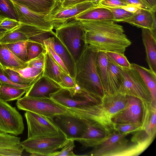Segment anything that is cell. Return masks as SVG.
I'll return each mask as SVG.
<instances>
[{
  "label": "cell",
  "instance_id": "54",
  "mask_svg": "<svg viewBox=\"0 0 156 156\" xmlns=\"http://www.w3.org/2000/svg\"><path fill=\"white\" fill-rule=\"evenodd\" d=\"M65 0H57V2L59 5H62Z\"/></svg>",
  "mask_w": 156,
  "mask_h": 156
},
{
  "label": "cell",
  "instance_id": "37",
  "mask_svg": "<svg viewBox=\"0 0 156 156\" xmlns=\"http://www.w3.org/2000/svg\"><path fill=\"white\" fill-rule=\"evenodd\" d=\"M26 49L27 61L37 57L41 53L45 52L46 51L45 46L38 43L29 41Z\"/></svg>",
  "mask_w": 156,
  "mask_h": 156
},
{
  "label": "cell",
  "instance_id": "10",
  "mask_svg": "<svg viewBox=\"0 0 156 156\" xmlns=\"http://www.w3.org/2000/svg\"><path fill=\"white\" fill-rule=\"evenodd\" d=\"M24 129L20 113L0 98V132L17 136L23 133Z\"/></svg>",
  "mask_w": 156,
  "mask_h": 156
},
{
  "label": "cell",
  "instance_id": "1",
  "mask_svg": "<svg viewBox=\"0 0 156 156\" xmlns=\"http://www.w3.org/2000/svg\"><path fill=\"white\" fill-rule=\"evenodd\" d=\"M80 21L84 31V43L96 51L124 54L131 44L123 27L113 20Z\"/></svg>",
  "mask_w": 156,
  "mask_h": 156
},
{
  "label": "cell",
  "instance_id": "22",
  "mask_svg": "<svg viewBox=\"0 0 156 156\" xmlns=\"http://www.w3.org/2000/svg\"><path fill=\"white\" fill-rule=\"evenodd\" d=\"M127 96L119 93L105 94L101 100V104L112 119L124 108Z\"/></svg>",
  "mask_w": 156,
  "mask_h": 156
},
{
  "label": "cell",
  "instance_id": "33",
  "mask_svg": "<svg viewBox=\"0 0 156 156\" xmlns=\"http://www.w3.org/2000/svg\"><path fill=\"white\" fill-rule=\"evenodd\" d=\"M17 72L22 77L34 82L43 76L44 69L27 66L22 68H8Z\"/></svg>",
  "mask_w": 156,
  "mask_h": 156
},
{
  "label": "cell",
  "instance_id": "24",
  "mask_svg": "<svg viewBox=\"0 0 156 156\" xmlns=\"http://www.w3.org/2000/svg\"><path fill=\"white\" fill-rule=\"evenodd\" d=\"M40 14L45 15L54 10L59 4L55 0H13Z\"/></svg>",
  "mask_w": 156,
  "mask_h": 156
},
{
  "label": "cell",
  "instance_id": "23",
  "mask_svg": "<svg viewBox=\"0 0 156 156\" xmlns=\"http://www.w3.org/2000/svg\"><path fill=\"white\" fill-rule=\"evenodd\" d=\"M141 36L145 49L146 59L150 69L156 74V38L150 30L141 28Z\"/></svg>",
  "mask_w": 156,
  "mask_h": 156
},
{
  "label": "cell",
  "instance_id": "46",
  "mask_svg": "<svg viewBox=\"0 0 156 156\" xmlns=\"http://www.w3.org/2000/svg\"><path fill=\"white\" fill-rule=\"evenodd\" d=\"M124 0H102L99 5L105 7L112 8H122L127 5Z\"/></svg>",
  "mask_w": 156,
  "mask_h": 156
},
{
  "label": "cell",
  "instance_id": "5",
  "mask_svg": "<svg viewBox=\"0 0 156 156\" xmlns=\"http://www.w3.org/2000/svg\"><path fill=\"white\" fill-rule=\"evenodd\" d=\"M55 29V36L66 47L76 61L84 44V31L80 21L73 19Z\"/></svg>",
  "mask_w": 156,
  "mask_h": 156
},
{
  "label": "cell",
  "instance_id": "58",
  "mask_svg": "<svg viewBox=\"0 0 156 156\" xmlns=\"http://www.w3.org/2000/svg\"><path fill=\"white\" fill-rule=\"evenodd\" d=\"M55 0V1H56V2H57V0Z\"/></svg>",
  "mask_w": 156,
  "mask_h": 156
},
{
  "label": "cell",
  "instance_id": "3",
  "mask_svg": "<svg viewBox=\"0 0 156 156\" xmlns=\"http://www.w3.org/2000/svg\"><path fill=\"white\" fill-rule=\"evenodd\" d=\"M130 133L114 131L105 137L95 139L87 143L86 148L93 149L85 155L128 156L135 144L129 146L126 136Z\"/></svg>",
  "mask_w": 156,
  "mask_h": 156
},
{
  "label": "cell",
  "instance_id": "45",
  "mask_svg": "<svg viewBox=\"0 0 156 156\" xmlns=\"http://www.w3.org/2000/svg\"><path fill=\"white\" fill-rule=\"evenodd\" d=\"M0 84H4L18 88H24L28 90L31 84L23 85L15 83L10 80L5 75L2 67L0 66Z\"/></svg>",
  "mask_w": 156,
  "mask_h": 156
},
{
  "label": "cell",
  "instance_id": "57",
  "mask_svg": "<svg viewBox=\"0 0 156 156\" xmlns=\"http://www.w3.org/2000/svg\"><path fill=\"white\" fill-rule=\"evenodd\" d=\"M3 19L2 18H1L0 17V22Z\"/></svg>",
  "mask_w": 156,
  "mask_h": 156
},
{
  "label": "cell",
  "instance_id": "32",
  "mask_svg": "<svg viewBox=\"0 0 156 156\" xmlns=\"http://www.w3.org/2000/svg\"><path fill=\"white\" fill-rule=\"evenodd\" d=\"M86 122L87 124V130L82 138L78 141L83 146L89 141L96 139L103 138L108 135L103 130Z\"/></svg>",
  "mask_w": 156,
  "mask_h": 156
},
{
  "label": "cell",
  "instance_id": "13",
  "mask_svg": "<svg viewBox=\"0 0 156 156\" xmlns=\"http://www.w3.org/2000/svg\"><path fill=\"white\" fill-rule=\"evenodd\" d=\"M97 6L91 1L81 3L69 6L62 7L60 5L44 15V19L51 23L54 29L73 19L75 16L91 8Z\"/></svg>",
  "mask_w": 156,
  "mask_h": 156
},
{
  "label": "cell",
  "instance_id": "51",
  "mask_svg": "<svg viewBox=\"0 0 156 156\" xmlns=\"http://www.w3.org/2000/svg\"><path fill=\"white\" fill-rule=\"evenodd\" d=\"M122 8L128 12L134 13L138 12L141 9L134 5L130 4L127 5Z\"/></svg>",
  "mask_w": 156,
  "mask_h": 156
},
{
  "label": "cell",
  "instance_id": "49",
  "mask_svg": "<svg viewBox=\"0 0 156 156\" xmlns=\"http://www.w3.org/2000/svg\"><path fill=\"white\" fill-rule=\"evenodd\" d=\"M45 47L50 53L56 62L60 66L66 73L69 75L67 69L59 56L50 47L46 45H45Z\"/></svg>",
  "mask_w": 156,
  "mask_h": 156
},
{
  "label": "cell",
  "instance_id": "25",
  "mask_svg": "<svg viewBox=\"0 0 156 156\" xmlns=\"http://www.w3.org/2000/svg\"><path fill=\"white\" fill-rule=\"evenodd\" d=\"M74 19L78 20H112L114 18L111 11L108 8L98 5L86 10L77 15Z\"/></svg>",
  "mask_w": 156,
  "mask_h": 156
},
{
  "label": "cell",
  "instance_id": "34",
  "mask_svg": "<svg viewBox=\"0 0 156 156\" xmlns=\"http://www.w3.org/2000/svg\"><path fill=\"white\" fill-rule=\"evenodd\" d=\"M28 41L6 44L8 48L17 57L23 61H27V46Z\"/></svg>",
  "mask_w": 156,
  "mask_h": 156
},
{
  "label": "cell",
  "instance_id": "17",
  "mask_svg": "<svg viewBox=\"0 0 156 156\" xmlns=\"http://www.w3.org/2000/svg\"><path fill=\"white\" fill-rule=\"evenodd\" d=\"M61 88L57 83L43 76L32 84L25 95L38 98H51L52 94Z\"/></svg>",
  "mask_w": 156,
  "mask_h": 156
},
{
  "label": "cell",
  "instance_id": "39",
  "mask_svg": "<svg viewBox=\"0 0 156 156\" xmlns=\"http://www.w3.org/2000/svg\"><path fill=\"white\" fill-rule=\"evenodd\" d=\"M105 52L108 57L121 67L127 68L131 67V64L124 55V54L112 51Z\"/></svg>",
  "mask_w": 156,
  "mask_h": 156
},
{
  "label": "cell",
  "instance_id": "31",
  "mask_svg": "<svg viewBox=\"0 0 156 156\" xmlns=\"http://www.w3.org/2000/svg\"><path fill=\"white\" fill-rule=\"evenodd\" d=\"M28 90L24 88L0 84V98L6 102L17 100Z\"/></svg>",
  "mask_w": 156,
  "mask_h": 156
},
{
  "label": "cell",
  "instance_id": "15",
  "mask_svg": "<svg viewBox=\"0 0 156 156\" xmlns=\"http://www.w3.org/2000/svg\"><path fill=\"white\" fill-rule=\"evenodd\" d=\"M10 1L16 11L18 21L21 23L34 27L44 30L53 32V26L51 23L44 20V15L34 12L13 0Z\"/></svg>",
  "mask_w": 156,
  "mask_h": 156
},
{
  "label": "cell",
  "instance_id": "20",
  "mask_svg": "<svg viewBox=\"0 0 156 156\" xmlns=\"http://www.w3.org/2000/svg\"><path fill=\"white\" fill-rule=\"evenodd\" d=\"M141 101L142 109V130L148 136L155 137L156 132V106L144 100Z\"/></svg>",
  "mask_w": 156,
  "mask_h": 156
},
{
  "label": "cell",
  "instance_id": "47",
  "mask_svg": "<svg viewBox=\"0 0 156 156\" xmlns=\"http://www.w3.org/2000/svg\"><path fill=\"white\" fill-rule=\"evenodd\" d=\"M45 52L41 53L37 57L27 62V66L44 69Z\"/></svg>",
  "mask_w": 156,
  "mask_h": 156
},
{
  "label": "cell",
  "instance_id": "50",
  "mask_svg": "<svg viewBox=\"0 0 156 156\" xmlns=\"http://www.w3.org/2000/svg\"><path fill=\"white\" fill-rule=\"evenodd\" d=\"M91 0H65L60 5L62 7H65L76 5L84 2L91 1Z\"/></svg>",
  "mask_w": 156,
  "mask_h": 156
},
{
  "label": "cell",
  "instance_id": "55",
  "mask_svg": "<svg viewBox=\"0 0 156 156\" xmlns=\"http://www.w3.org/2000/svg\"><path fill=\"white\" fill-rule=\"evenodd\" d=\"M6 32L0 33V40Z\"/></svg>",
  "mask_w": 156,
  "mask_h": 156
},
{
  "label": "cell",
  "instance_id": "18",
  "mask_svg": "<svg viewBox=\"0 0 156 156\" xmlns=\"http://www.w3.org/2000/svg\"><path fill=\"white\" fill-rule=\"evenodd\" d=\"M155 13V12L140 9L138 12L122 22L127 23L138 27L148 29L156 38Z\"/></svg>",
  "mask_w": 156,
  "mask_h": 156
},
{
  "label": "cell",
  "instance_id": "27",
  "mask_svg": "<svg viewBox=\"0 0 156 156\" xmlns=\"http://www.w3.org/2000/svg\"><path fill=\"white\" fill-rule=\"evenodd\" d=\"M0 66L3 68H22L27 66L8 48L6 44H0Z\"/></svg>",
  "mask_w": 156,
  "mask_h": 156
},
{
  "label": "cell",
  "instance_id": "30",
  "mask_svg": "<svg viewBox=\"0 0 156 156\" xmlns=\"http://www.w3.org/2000/svg\"><path fill=\"white\" fill-rule=\"evenodd\" d=\"M95 62L97 71L106 94L107 87L108 59L105 51H98Z\"/></svg>",
  "mask_w": 156,
  "mask_h": 156
},
{
  "label": "cell",
  "instance_id": "44",
  "mask_svg": "<svg viewBox=\"0 0 156 156\" xmlns=\"http://www.w3.org/2000/svg\"><path fill=\"white\" fill-rule=\"evenodd\" d=\"M115 130L121 133H129L143 131L141 126H137L131 124H116Z\"/></svg>",
  "mask_w": 156,
  "mask_h": 156
},
{
  "label": "cell",
  "instance_id": "2",
  "mask_svg": "<svg viewBox=\"0 0 156 156\" xmlns=\"http://www.w3.org/2000/svg\"><path fill=\"white\" fill-rule=\"evenodd\" d=\"M98 52L84 43L80 55L76 61L75 79L80 89L101 103L105 94L96 68Z\"/></svg>",
  "mask_w": 156,
  "mask_h": 156
},
{
  "label": "cell",
  "instance_id": "59",
  "mask_svg": "<svg viewBox=\"0 0 156 156\" xmlns=\"http://www.w3.org/2000/svg\"></svg>",
  "mask_w": 156,
  "mask_h": 156
},
{
  "label": "cell",
  "instance_id": "35",
  "mask_svg": "<svg viewBox=\"0 0 156 156\" xmlns=\"http://www.w3.org/2000/svg\"><path fill=\"white\" fill-rule=\"evenodd\" d=\"M18 28L10 31L6 32L1 39L0 44H7L28 41L26 35L18 30Z\"/></svg>",
  "mask_w": 156,
  "mask_h": 156
},
{
  "label": "cell",
  "instance_id": "43",
  "mask_svg": "<svg viewBox=\"0 0 156 156\" xmlns=\"http://www.w3.org/2000/svg\"><path fill=\"white\" fill-rule=\"evenodd\" d=\"M21 24L16 20L5 18L0 22V29L9 32L18 28Z\"/></svg>",
  "mask_w": 156,
  "mask_h": 156
},
{
  "label": "cell",
  "instance_id": "40",
  "mask_svg": "<svg viewBox=\"0 0 156 156\" xmlns=\"http://www.w3.org/2000/svg\"><path fill=\"white\" fill-rule=\"evenodd\" d=\"M59 77L60 80L59 84L62 88L71 90L77 86L75 79L66 73L62 72Z\"/></svg>",
  "mask_w": 156,
  "mask_h": 156
},
{
  "label": "cell",
  "instance_id": "41",
  "mask_svg": "<svg viewBox=\"0 0 156 156\" xmlns=\"http://www.w3.org/2000/svg\"><path fill=\"white\" fill-rule=\"evenodd\" d=\"M75 140L69 139L59 151H57L52 154L49 156H76L73 152L75 147Z\"/></svg>",
  "mask_w": 156,
  "mask_h": 156
},
{
  "label": "cell",
  "instance_id": "42",
  "mask_svg": "<svg viewBox=\"0 0 156 156\" xmlns=\"http://www.w3.org/2000/svg\"><path fill=\"white\" fill-rule=\"evenodd\" d=\"M112 12L114 18V22H122L129 18L134 13L128 12L122 8H112L106 7Z\"/></svg>",
  "mask_w": 156,
  "mask_h": 156
},
{
  "label": "cell",
  "instance_id": "14",
  "mask_svg": "<svg viewBox=\"0 0 156 156\" xmlns=\"http://www.w3.org/2000/svg\"><path fill=\"white\" fill-rule=\"evenodd\" d=\"M127 97L124 108L113 117L112 121L115 124H131L141 126L142 109L140 100L131 96Z\"/></svg>",
  "mask_w": 156,
  "mask_h": 156
},
{
  "label": "cell",
  "instance_id": "7",
  "mask_svg": "<svg viewBox=\"0 0 156 156\" xmlns=\"http://www.w3.org/2000/svg\"><path fill=\"white\" fill-rule=\"evenodd\" d=\"M122 68V81L117 93L152 103L149 91L138 72L131 66Z\"/></svg>",
  "mask_w": 156,
  "mask_h": 156
},
{
  "label": "cell",
  "instance_id": "36",
  "mask_svg": "<svg viewBox=\"0 0 156 156\" xmlns=\"http://www.w3.org/2000/svg\"><path fill=\"white\" fill-rule=\"evenodd\" d=\"M0 17L18 21L14 7L10 0H0Z\"/></svg>",
  "mask_w": 156,
  "mask_h": 156
},
{
  "label": "cell",
  "instance_id": "4",
  "mask_svg": "<svg viewBox=\"0 0 156 156\" xmlns=\"http://www.w3.org/2000/svg\"><path fill=\"white\" fill-rule=\"evenodd\" d=\"M66 108L70 114L85 120L108 135L115 130V124L101 103H90L79 108Z\"/></svg>",
  "mask_w": 156,
  "mask_h": 156
},
{
  "label": "cell",
  "instance_id": "9",
  "mask_svg": "<svg viewBox=\"0 0 156 156\" xmlns=\"http://www.w3.org/2000/svg\"><path fill=\"white\" fill-rule=\"evenodd\" d=\"M25 116L27 126V138L53 136L63 133L51 118L28 111L25 113Z\"/></svg>",
  "mask_w": 156,
  "mask_h": 156
},
{
  "label": "cell",
  "instance_id": "28",
  "mask_svg": "<svg viewBox=\"0 0 156 156\" xmlns=\"http://www.w3.org/2000/svg\"><path fill=\"white\" fill-rule=\"evenodd\" d=\"M18 29L26 35L28 41L38 43L44 46V40L55 36L54 31L44 30L22 23Z\"/></svg>",
  "mask_w": 156,
  "mask_h": 156
},
{
  "label": "cell",
  "instance_id": "6",
  "mask_svg": "<svg viewBox=\"0 0 156 156\" xmlns=\"http://www.w3.org/2000/svg\"><path fill=\"white\" fill-rule=\"evenodd\" d=\"M16 105L20 110L38 114L50 118L69 113L66 107L51 98L27 96L17 100Z\"/></svg>",
  "mask_w": 156,
  "mask_h": 156
},
{
  "label": "cell",
  "instance_id": "52",
  "mask_svg": "<svg viewBox=\"0 0 156 156\" xmlns=\"http://www.w3.org/2000/svg\"><path fill=\"white\" fill-rule=\"evenodd\" d=\"M152 8L156 10V0H146Z\"/></svg>",
  "mask_w": 156,
  "mask_h": 156
},
{
  "label": "cell",
  "instance_id": "48",
  "mask_svg": "<svg viewBox=\"0 0 156 156\" xmlns=\"http://www.w3.org/2000/svg\"><path fill=\"white\" fill-rule=\"evenodd\" d=\"M128 5H134L141 9L156 12L146 0H124Z\"/></svg>",
  "mask_w": 156,
  "mask_h": 156
},
{
  "label": "cell",
  "instance_id": "29",
  "mask_svg": "<svg viewBox=\"0 0 156 156\" xmlns=\"http://www.w3.org/2000/svg\"><path fill=\"white\" fill-rule=\"evenodd\" d=\"M45 49L43 76L49 78L59 84L60 73L62 71L66 73L56 62L46 48Z\"/></svg>",
  "mask_w": 156,
  "mask_h": 156
},
{
  "label": "cell",
  "instance_id": "19",
  "mask_svg": "<svg viewBox=\"0 0 156 156\" xmlns=\"http://www.w3.org/2000/svg\"><path fill=\"white\" fill-rule=\"evenodd\" d=\"M20 138L0 132V156H20L24 150Z\"/></svg>",
  "mask_w": 156,
  "mask_h": 156
},
{
  "label": "cell",
  "instance_id": "53",
  "mask_svg": "<svg viewBox=\"0 0 156 156\" xmlns=\"http://www.w3.org/2000/svg\"><path fill=\"white\" fill-rule=\"evenodd\" d=\"M102 0H91V2L95 5H99L100 2Z\"/></svg>",
  "mask_w": 156,
  "mask_h": 156
},
{
  "label": "cell",
  "instance_id": "8",
  "mask_svg": "<svg viewBox=\"0 0 156 156\" xmlns=\"http://www.w3.org/2000/svg\"><path fill=\"white\" fill-rule=\"evenodd\" d=\"M68 139L64 134L57 136L27 138L21 142L24 150L31 156H49L61 148Z\"/></svg>",
  "mask_w": 156,
  "mask_h": 156
},
{
  "label": "cell",
  "instance_id": "21",
  "mask_svg": "<svg viewBox=\"0 0 156 156\" xmlns=\"http://www.w3.org/2000/svg\"><path fill=\"white\" fill-rule=\"evenodd\" d=\"M107 56L108 65L106 94H110L117 93L122 83V68Z\"/></svg>",
  "mask_w": 156,
  "mask_h": 156
},
{
  "label": "cell",
  "instance_id": "26",
  "mask_svg": "<svg viewBox=\"0 0 156 156\" xmlns=\"http://www.w3.org/2000/svg\"><path fill=\"white\" fill-rule=\"evenodd\" d=\"M131 66L140 75L150 92L152 104L156 106V74L150 69L135 63L131 64Z\"/></svg>",
  "mask_w": 156,
  "mask_h": 156
},
{
  "label": "cell",
  "instance_id": "56",
  "mask_svg": "<svg viewBox=\"0 0 156 156\" xmlns=\"http://www.w3.org/2000/svg\"><path fill=\"white\" fill-rule=\"evenodd\" d=\"M6 31L1 29H0V33L1 32H6Z\"/></svg>",
  "mask_w": 156,
  "mask_h": 156
},
{
  "label": "cell",
  "instance_id": "16",
  "mask_svg": "<svg viewBox=\"0 0 156 156\" xmlns=\"http://www.w3.org/2000/svg\"><path fill=\"white\" fill-rule=\"evenodd\" d=\"M44 45L50 47L59 56L67 69L69 75L75 79L76 61L66 47L55 36L44 40Z\"/></svg>",
  "mask_w": 156,
  "mask_h": 156
},
{
  "label": "cell",
  "instance_id": "11",
  "mask_svg": "<svg viewBox=\"0 0 156 156\" xmlns=\"http://www.w3.org/2000/svg\"><path fill=\"white\" fill-rule=\"evenodd\" d=\"M52 119L68 139L75 141L82 138L87 128L85 120L69 112L56 115Z\"/></svg>",
  "mask_w": 156,
  "mask_h": 156
},
{
  "label": "cell",
  "instance_id": "38",
  "mask_svg": "<svg viewBox=\"0 0 156 156\" xmlns=\"http://www.w3.org/2000/svg\"><path fill=\"white\" fill-rule=\"evenodd\" d=\"M3 70L6 76L14 83L20 84L30 85L34 83L31 80L22 77L17 72L12 69L8 68H3Z\"/></svg>",
  "mask_w": 156,
  "mask_h": 156
},
{
  "label": "cell",
  "instance_id": "12",
  "mask_svg": "<svg viewBox=\"0 0 156 156\" xmlns=\"http://www.w3.org/2000/svg\"><path fill=\"white\" fill-rule=\"evenodd\" d=\"M51 98L66 108H79L90 103H99L94 98L78 85L73 91L62 87L52 94Z\"/></svg>",
  "mask_w": 156,
  "mask_h": 156
}]
</instances>
